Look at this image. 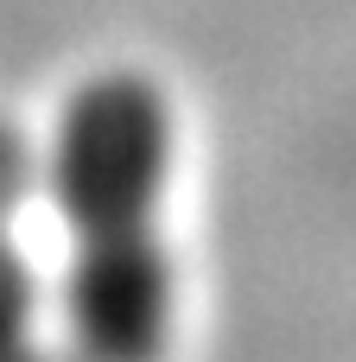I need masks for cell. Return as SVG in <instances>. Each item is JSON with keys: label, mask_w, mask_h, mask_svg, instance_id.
I'll return each instance as SVG.
<instances>
[{"label": "cell", "mask_w": 356, "mask_h": 362, "mask_svg": "<svg viewBox=\"0 0 356 362\" xmlns=\"http://www.w3.org/2000/svg\"><path fill=\"white\" fill-rule=\"evenodd\" d=\"M45 191L64 235L57 318L76 362H166L178 325L166 95L134 70L76 83L51 127Z\"/></svg>", "instance_id": "cell-1"}, {"label": "cell", "mask_w": 356, "mask_h": 362, "mask_svg": "<svg viewBox=\"0 0 356 362\" xmlns=\"http://www.w3.org/2000/svg\"><path fill=\"white\" fill-rule=\"evenodd\" d=\"M13 331H25V286H19V261L0 255V356L13 344Z\"/></svg>", "instance_id": "cell-2"}]
</instances>
